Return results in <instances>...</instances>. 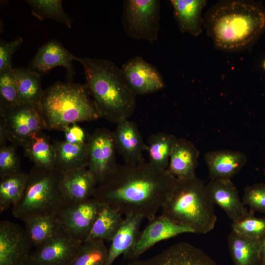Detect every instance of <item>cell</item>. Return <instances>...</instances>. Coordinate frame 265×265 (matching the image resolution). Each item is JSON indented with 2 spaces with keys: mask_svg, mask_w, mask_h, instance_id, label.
<instances>
[{
  "mask_svg": "<svg viewBox=\"0 0 265 265\" xmlns=\"http://www.w3.org/2000/svg\"><path fill=\"white\" fill-rule=\"evenodd\" d=\"M143 219L138 215L124 216L120 229L111 241L104 265H112L119 256L124 255L131 249L139 234L140 227Z\"/></svg>",
  "mask_w": 265,
  "mask_h": 265,
  "instance_id": "obj_22",
  "label": "cell"
},
{
  "mask_svg": "<svg viewBox=\"0 0 265 265\" xmlns=\"http://www.w3.org/2000/svg\"><path fill=\"white\" fill-rule=\"evenodd\" d=\"M204 158L211 180H231L247 160L243 153L229 149L208 151Z\"/></svg>",
  "mask_w": 265,
  "mask_h": 265,
  "instance_id": "obj_19",
  "label": "cell"
},
{
  "mask_svg": "<svg viewBox=\"0 0 265 265\" xmlns=\"http://www.w3.org/2000/svg\"><path fill=\"white\" fill-rule=\"evenodd\" d=\"M170 2L180 31L198 36L202 30L201 13L207 1L171 0Z\"/></svg>",
  "mask_w": 265,
  "mask_h": 265,
  "instance_id": "obj_23",
  "label": "cell"
},
{
  "mask_svg": "<svg viewBox=\"0 0 265 265\" xmlns=\"http://www.w3.org/2000/svg\"><path fill=\"white\" fill-rule=\"evenodd\" d=\"M177 138L172 134L163 132L150 135L146 144V151L149 155L148 162L158 169L166 170Z\"/></svg>",
  "mask_w": 265,
  "mask_h": 265,
  "instance_id": "obj_28",
  "label": "cell"
},
{
  "mask_svg": "<svg viewBox=\"0 0 265 265\" xmlns=\"http://www.w3.org/2000/svg\"><path fill=\"white\" fill-rule=\"evenodd\" d=\"M121 69L126 81L136 96L152 93L165 86L158 69L140 56L131 58L122 65Z\"/></svg>",
  "mask_w": 265,
  "mask_h": 265,
  "instance_id": "obj_15",
  "label": "cell"
},
{
  "mask_svg": "<svg viewBox=\"0 0 265 265\" xmlns=\"http://www.w3.org/2000/svg\"><path fill=\"white\" fill-rule=\"evenodd\" d=\"M95 198L76 202H65L56 215L62 227L79 241H86L104 207Z\"/></svg>",
  "mask_w": 265,
  "mask_h": 265,
  "instance_id": "obj_10",
  "label": "cell"
},
{
  "mask_svg": "<svg viewBox=\"0 0 265 265\" xmlns=\"http://www.w3.org/2000/svg\"><path fill=\"white\" fill-rule=\"evenodd\" d=\"M107 252L108 248L104 240L85 241L70 265H104Z\"/></svg>",
  "mask_w": 265,
  "mask_h": 265,
  "instance_id": "obj_33",
  "label": "cell"
},
{
  "mask_svg": "<svg viewBox=\"0 0 265 265\" xmlns=\"http://www.w3.org/2000/svg\"><path fill=\"white\" fill-rule=\"evenodd\" d=\"M32 15L40 21L50 19L71 28L73 19L65 12L61 0H28Z\"/></svg>",
  "mask_w": 265,
  "mask_h": 265,
  "instance_id": "obj_32",
  "label": "cell"
},
{
  "mask_svg": "<svg viewBox=\"0 0 265 265\" xmlns=\"http://www.w3.org/2000/svg\"><path fill=\"white\" fill-rule=\"evenodd\" d=\"M20 104L37 107L42 97L40 74L23 67L13 68Z\"/></svg>",
  "mask_w": 265,
  "mask_h": 265,
  "instance_id": "obj_26",
  "label": "cell"
},
{
  "mask_svg": "<svg viewBox=\"0 0 265 265\" xmlns=\"http://www.w3.org/2000/svg\"><path fill=\"white\" fill-rule=\"evenodd\" d=\"M159 0H126L123 1L122 26L128 36L153 44L160 28Z\"/></svg>",
  "mask_w": 265,
  "mask_h": 265,
  "instance_id": "obj_8",
  "label": "cell"
},
{
  "mask_svg": "<svg viewBox=\"0 0 265 265\" xmlns=\"http://www.w3.org/2000/svg\"><path fill=\"white\" fill-rule=\"evenodd\" d=\"M87 168L99 185L109 178L118 164L113 132L106 128H99L89 135L87 142Z\"/></svg>",
  "mask_w": 265,
  "mask_h": 265,
  "instance_id": "obj_9",
  "label": "cell"
},
{
  "mask_svg": "<svg viewBox=\"0 0 265 265\" xmlns=\"http://www.w3.org/2000/svg\"><path fill=\"white\" fill-rule=\"evenodd\" d=\"M56 167L64 172L81 167H87V142L72 144L64 141L54 140Z\"/></svg>",
  "mask_w": 265,
  "mask_h": 265,
  "instance_id": "obj_25",
  "label": "cell"
},
{
  "mask_svg": "<svg viewBox=\"0 0 265 265\" xmlns=\"http://www.w3.org/2000/svg\"><path fill=\"white\" fill-rule=\"evenodd\" d=\"M23 265H40L37 263L30 256L26 260Z\"/></svg>",
  "mask_w": 265,
  "mask_h": 265,
  "instance_id": "obj_41",
  "label": "cell"
},
{
  "mask_svg": "<svg viewBox=\"0 0 265 265\" xmlns=\"http://www.w3.org/2000/svg\"><path fill=\"white\" fill-rule=\"evenodd\" d=\"M32 247L24 228L11 221H0V265H23Z\"/></svg>",
  "mask_w": 265,
  "mask_h": 265,
  "instance_id": "obj_12",
  "label": "cell"
},
{
  "mask_svg": "<svg viewBox=\"0 0 265 265\" xmlns=\"http://www.w3.org/2000/svg\"><path fill=\"white\" fill-rule=\"evenodd\" d=\"M25 155L34 166L48 169L56 168L55 153L49 138L41 132L23 147Z\"/></svg>",
  "mask_w": 265,
  "mask_h": 265,
  "instance_id": "obj_29",
  "label": "cell"
},
{
  "mask_svg": "<svg viewBox=\"0 0 265 265\" xmlns=\"http://www.w3.org/2000/svg\"><path fill=\"white\" fill-rule=\"evenodd\" d=\"M25 229L35 248L58 233L63 228L56 215L26 220Z\"/></svg>",
  "mask_w": 265,
  "mask_h": 265,
  "instance_id": "obj_30",
  "label": "cell"
},
{
  "mask_svg": "<svg viewBox=\"0 0 265 265\" xmlns=\"http://www.w3.org/2000/svg\"><path fill=\"white\" fill-rule=\"evenodd\" d=\"M231 226L232 230L239 235L260 240L265 236V216L257 217L249 211L244 217L232 222Z\"/></svg>",
  "mask_w": 265,
  "mask_h": 265,
  "instance_id": "obj_34",
  "label": "cell"
},
{
  "mask_svg": "<svg viewBox=\"0 0 265 265\" xmlns=\"http://www.w3.org/2000/svg\"><path fill=\"white\" fill-rule=\"evenodd\" d=\"M128 265H220L204 251L187 242L175 243L159 254Z\"/></svg>",
  "mask_w": 265,
  "mask_h": 265,
  "instance_id": "obj_14",
  "label": "cell"
},
{
  "mask_svg": "<svg viewBox=\"0 0 265 265\" xmlns=\"http://www.w3.org/2000/svg\"><path fill=\"white\" fill-rule=\"evenodd\" d=\"M37 108L48 130L62 131L72 124L101 117L86 84L73 81L56 82L44 90Z\"/></svg>",
  "mask_w": 265,
  "mask_h": 265,
  "instance_id": "obj_3",
  "label": "cell"
},
{
  "mask_svg": "<svg viewBox=\"0 0 265 265\" xmlns=\"http://www.w3.org/2000/svg\"><path fill=\"white\" fill-rule=\"evenodd\" d=\"M242 201L249 208L250 211L265 213V183L246 187Z\"/></svg>",
  "mask_w": 265,
  "mask_h": 265,
  "instance_id": "obj_37",
  "label": "cell"
},
{
  "mask_svg": "<svg viewBox=\"0 0 265 265\" xmlns=\"http://www.w3.org/2000/svg\"><path fill=\"white\" fill-rule=\"evenodd\" d=\"M113 132L117 151L125 163L137 164L143 162L146 145L136 124L129 119L116 123Z\"/></svg>",
  "mask_w": 265,
  "mask_h": 265,
  "instance_id": "obj_18",
  "label": "cell"
},
{
  "mask_svg": "<svg viewBox=\"0 0 265 265\" xmlns=\"http://www.w3.org/2000/svg\"><path fill=\"white\" fill-rule=\"evenodd\" d=\"M122 215L116 210L104 205L86 240L111 241L122 225L124 220Z\"/></svg>",
  "mask_w": 265,
  "mask_h": 265,
  "instance_id": "obj_27",
  "label": "cell"
},
{
  "mask_svg": "<svg viewBox=\"0 0 265 265\" xmlns=\"http://www.w3.org/2000/svg\"><path fill=\"white\" fill-rule=\"evenodd\" d=\"M13 68L0 72V108L20 104Z\"/></svg>",
  "mask_w": 265,
  "mask_h": 265,
  "instance_id": "obj_35",
  "label": "cell"
},
{
  "mask_svg": "<svg viewBox=\"0 0 265 265\" xmlns=\"http://www.w3.org/2000/svg\"><path fill=\"white\" fill-rule=\"evenodd\" d=\"M177 181L167 170L148 162L118 164L109 178L97 185L93 197L124 216L138 215L149 220L161 209Z\"/></svg>",
  "mask_w": 265,
  "mask_h": 265,
  "instance_id": "obj_1",
  "label": "cell"
},
{
  "mask_svg": "<svg viewBox=\"0 0 265 265\" xmlns=\"http://www.w3.org/2000/svg\"><path fill=\"white\" fill-rule=\"evenodd\" d=\"M63 172L32 167L23 193L12 207L13 216L24 222L36 217L56 215L66 202L61 188Z\"/></svg>",
  "mask_w": 265,
  "mask_h": 265,
  "instance_id": "obj_6",
  "label": "cell"
},
{
  "mask_svg": "<svg viewBox=\"0 0 265 265\" xmlns=\"http://www.w3.org/2000/svg\"><path fill=\"white\" fill-rule=\"evenodd\" d=\"M263 66L264 68L265 69V60H264V63H263Z\"/></svg>",
  "mask_w": 265,
  "mask_h": 265,
  "instance_id": "obj_42",
  "label": "cell"
},
{
  "mask_svg": "<svg viewBox=\"0 0 265 265\" xmlns=\"http://www.w3.org/2000/svg\"><path fill=\"white\" fill-rule=\"evenodd\" d=\"M64 133L65 141L72 144L86 143L89 135L76 123L66 127L62 131Z\"/></svg>",
  "mask_w": 265,
  "mask_h": 265,
  "instance_id": "obj_39",
  "label": "cell"
},
{
  "mask_svg": "<svg viewBox=\"0 0 265 265\" xmlns=\"http://www.w3.org/2000/svg\"><path fill=\"white\" fill-rule=\"evenodd\" d=\"M23 42L21 37L11 41L0 40V72L11 68V59L15 52Z\"/></svg>",
  "mask_w": 265,
  "mask_h": 265,
  "instance_id": "obj_38",
  "label": "cell"
},
{
  "mask_svg": "<svg viewBox=\"0 0 265 265\" xmlns=\"http://www.w3.org/2000/svg\"><path fill=\"white\" fill-rule=\"evenodd\" d=\"M75 56L60 43L52 40L41 46L30 61L28 68L39 74H44L56 66H62L66 71L67 81H73L75 72L73 61Z\"/></svg>",
  "mask_w": 265,
  "mask_h": 265,
  "instance_id": "obj_16",
  "label": "cell"
},
{
  "mask_svg": "<svg viewBox=\"0 0 265 265\" xmlns=\"http://www.w3.org/2000/svg\"><path fill=\"white\" fill-rule=\"evenodd\" d=\"M209 30L215 45L223 50H238L250 44L265 26V14L243 1L223 3L212 11Z\"/></svg>",
  "mask_w": 265,
  "mask_h": 265,
  "instance_id": "obj_4",
  "label": "cell"
},
{
  "mask_svg": "<svg viewBox=\"0 0 265 265\" xmlns=\"http://www.w3.org/2000/svg\"><path fill=\"white\" fill-rule=\"evenodd\" d=\"M199 155V151L192 142L184 138H177L166 170L177 179L196 177Z\"/></svg>",
  "mask_w": 265,
  "mask_h": 265,
  "instance_id": "obj_21",
  "label": "cell"
},
{
  "mask_svg": "<svg viewBox=\"0 0 265 265\" xmlns=\"http://www.w3.org/2000/svg\"><path fill=\"white\" fill-rule=\"evenodd\" d=\"M84 68L86 85L101 117L116 124L129 119L136 106L137 96L121 68L106 59L77 57Z\"/></svg>",
  "mask_w": 265,
  "mask_h": 265,
  "instance_id": "obj_2",
  "label": "cell"
},
{
  "mask_svg": "<svg viewBox=\"0 0 265 265\" xmlns=\"http://www.w3.org/2000/svg\"><path fill=\"white\" fill-rule=\"evenodd\" d=\"M131 249L123 255L130 262L139 259L141 255L158 242L184 233H193L190 228L178 224L161 214L149 220Z\"/></svg>",
  "mask_w": 265,
  "mask_h": 265,
  "instance_id": "obj_11",
  "label": "cell"
},
{
  "mask_svg": "<svg viewBox=\"0 0 265 265\" xmlns=\"http://www.w3.org/2000/svg\"><path fill=\"white\" fill-rule=\"evenodd\" d=\"M81 243L63 228L58 233L35 247L30 256L40 265H70Z\"/></svg>",
  "mask_w": 265,
  "mask_h": 265,
  "instance_id": "obj_13",
  "label": "cell"
},
{
  "mask_svg": "<svg viewBox=\"0 0 265 265\" xmlns=\"http://www.w3.org/2000/svg\"><path fill=\"white\" fill-rule=\"evenodd\" d=\"M259 265H265V236L260 240Z\"/></svg>",
  "mask_w": 265,
  "mask_h": 265,
  "instance_id": "obj_40",
  "label": "cell"
},
{
  "mask_svg": "<svg viewBox=\"0 0 265 265\" xmlns=\"http://www.w3.org/2000/svg\"><path fill=\"white\" fill-rule=\"evenodd\" d=\"M227 243L233 265H259L260 240L241 236L232 230Z\"/></svg>",
  "mask_w": 265,
  "mask_h": 265,
  "instance_id": "obj_24",
  "label": "cell"
},
{
  "mask_svg": "<svg viewBox=\"0 0 265 265\" xmlns=\"http://www.w3.org/2000/svg\"><path fill=\"white\" fill-rule=\"evenodd\" d=\"M98 184L87 167L63 172L61 188L66 202H76L93 197Z\"/></svg>",
  "mask_w": 265,
  "mask_h": 265,
  "instance_id": "obj_20",
  "label": "cell"
},
{
  "mask_svg": "<svg viewBox=\"0 0 265 265\" xmlns=\"http://www.w3.org/2000/svg\"><path fill=\"white\" fill-rule=\"evenodd\" d=\"M15 146L12 144L0 146V178L22 171Z\"/></svg>",
  "mask_w": 265,
  "mask_h": 265,
  "instance_id": "obj_36",
  "label": "cell"
},
{
  "mask_svg": "<svg viewBox=\"0 0 265 265\" xmlns=\"http://www.w3.org/2000/svg\"><path fill=\"white\" fill-rule=\"evenodd\" d=\"M28 177V174L21 171L0 178V211L8 210L21 197Z\"/></svg>",
  "mask_w": 265,
  "mask_h": 265,
  "instance_id": "obj_31",
  "label": "cell"
},
{
  "mask_svg": "<svg viewBox=\"0 0 265 265\" xmlns=\"http://www.w3.org/2000/svg\"><path fill=\"white\" fill-rule=\"evenodd\" d=\"M206 189L211 201L222 209L232 222L240 220L248 213L231 180H211L206 184Z\"/></svg>",
  "mask_w": 265,
  "mask_h": 265,
  "instance_id": "obj_17",
  "label": "cell"
},
{
  "mask_svg": "<svg viewBox=\"0 0 265 265\" xmlns=\"http://www.w3.org/2000/svg\"><path fill=\"white\" fill-rule=\"evenodd\" d=\"M161 214L174 222L187 227L193 233L205 234L214 227L217 217L206 184L196 176L177 179L161 208Z\"/></svg>",
  "mask_w": 265,
  "mask_h": 265,
  "instance_id": "obj_5",
  "label": "cell"
},
{
  "mask_svg": "<svg viewBox=\"0 0 265 265\" xmlns=\"http://www.w3.org/2000/svg\"><path fill=\"white\" fill-rule=\"evenodd\" d=\"M45 129L37 107L29 104L0 108V146L7 140L23 147Z\"/></svg>",
  "mask_w": 265,
  "mask_h": 265,
  "instance_id": "obj_7",
  "label": "cell"
}]
</instances>
